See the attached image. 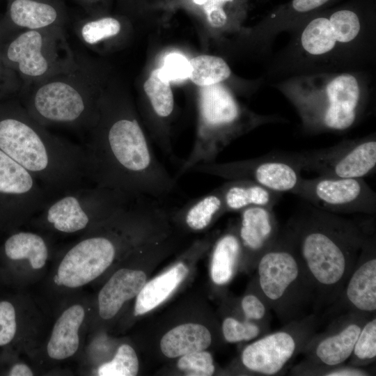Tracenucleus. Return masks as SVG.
I'll use <instances>...</instances> for the list:
<instances>
[{"mask_svg": "<svg viewBox=\"0 0 376 376\" xmlns=\"http://www.w3.org/2000/svg\"><path fill=\"white\" fill-rule=\"evenodd\" d=\"M146 281L145 272L139 269L125 267L115 272L98 293L100 318L104 320L115 318L127 301L136 297Z\"/></svg>", "mask_w": 376, "mask_h": 376, "instance_id": "6ab92c4d", "label": "nucleus"}, {"mask_svg": "<svg viewBox=\"0 0 376 376\" xmlns=\"http://www.w3.org/2000/svg\"><path fill=\"white\" fill-rule=\"evenodd\" d=\"M242 257L237 224H233L215 241L210 259V277L214 284L225 286L240 269Z\"/></svg>", "mask_w": 376, "mask_h": 376, "instance_id": "4be33fe9", "label": "nucleus"}, {"mask_svg": "<svg viewBox=\"0 0 376 376\" xmlns=\"http://www.w3.org/2000/svg\"><path fill=\"white\" fill-rule=\"evenodd\" d=\"M269 326L236 316H227L221 323L222 335L230 343L253 340L269 332Z\"/></svg>", "mask_w": 376, "mask_h": 376, "instance_id": "2f4dec72", "label": "nucleus"}, {"mask_svg": "<svg viewBox=\"0 0 376 376\" xmlns=\"http://www.w3.org/2000/svg\"><path fill=\"white\" fill-rule=\"evenodd\" d=\"M17 331V318L15 305L10 301H0V346L10 345Z\"/></svg>", "mask_w": 376, "mask_h": 376, "instance_id": "e433bc0d", "label": "nucleus"}, {"mask_svg": "<svg viewBox=\"0 0 376 376\" xmlns=\"http://www.w3.org/2000/svg\"><path fill=\"white\" fill-rule=\"evenodd\" d=\"M136 199L95 185L81 186L52 198L30 221L63 234L85 233Z\"/></svg>", "mask_w": 376, "mask_h": 376, "instance_id": "423d86ee", "label": "nucleus"}, {"mask_svg": "<svg viewBox=\"0 0 376 376\" xmlns=\"http://www.w3.org/2000/svg\"><path fill=\"white\" fill-rule=\"evenodd\" d=\"M336 0H292L279 8L275 14L282 19H299L310 16Z\"/></svg>", "mask_w": 376, "mask_h": 376, "instance_id": "c9c22d12", "label": "nucleus"}, {"mask_svg": "<svg viewBox=\"0 0 376 376\" xmlns=\"http://www.w3.org/2000/svg\"></svg>", "mask_w": 376, "mask_h": 376, "instance_id": "79ce46f5", "label": "nucleus"}, {"mask_svg": "<svg viewBox=\"0 0 376 376\" xmlns=\"http://www.w3.org/2000/svg\"><path fill=\"white\" fill-rule=\"evenodd\" d=\"M189 78L199 86L219 84L228 79L230 69L225 61L218 56L201 55L189 60Z\"/></svg>", "mask_w": 376, "mask_h": 376, "instance_id": "c85d7f7f", "label": "nucleus"}, {"mask_svg": "<svg viewBox=\"0 0 376 376\" xmlns=\"http://www.w3.org/2000/svg\"><path fill=\"white\" fill-rule=\"evenodd\" d=\"M33 371L26 364L17 363L13 365L8 373L9 376H32Z\"/></svg>", "mask_w": 376, "mask_h": 376, "instance_id": "a19ab883", "label": "nucleus"}, {"mask_svg": "<svg viewBox=\"0 0 376 376\" xmlns=\"http://www.w3.org/2000/svg\"><path fill=\"white\" fill-rule=\"evenodd\" d=\"M122 30L120 19L104 15H86L74 24L77 38L86 47L93 49H100L105 43L117 38Z\"/></svg>", "mask_w": 376, "mask_h": 376, "instance_id": "bb28decb", "label": "nucleus"}, {"mask_svg": "<svg viewBox=\"0 0 376 376\" xmlns=\"http://www.w3.org/2000/svg\"><path fill=\"white\" fill-rule=\"evenodd\" d=\"M240 310L244 319L269 326L271 310L253 283L240 301Z\"/></svg>", "mask_w": 376, "mask_h": 376, "instance_id": "72a5a7b5", "label": "nucleus"}, {"mask_svg": "<svg viewBox=\"0 0 376 376\" xmlns=\"http://www.w3.org/2000/svg\"><path fill=\"white\" fill-rule=\"evenodd\" d=\"M372 315L347 311L334 319L324 331L315 333L301 351L304 360L292 368L293 375H299L308 369L344 364L363 324Z\"/></svg>", "mask_w": 376, "mask_h": 376, "instance_id": "4468645a", "label": "nucleus"}, {"mask_svg": "<svg viewBox=\"0 0 376 376\" xmlns=\"http://www.w3.org/2000/svg\"><path fill=\"white\" fill-rule=\"evenodd\" d=\"M317 317L313 314L286 323L281 329L267 333L244 347L240 361L250 374L280 375L315 333Z\"/></svg>", "mask_w": 376, "mask_h": 376, "instance_id": "1a4fd4ad", "label": "nucleus"}, {"mask_svg": "<svg viewBox=\"0 0 376 376\" xmlns=\"http://www.w3.org/2000/svg\"><path fill=\"white\" fill-rule=\"evenodd\" d=\"M0 150L33 174L52 198L91 182L85 148L49 132L24 107L0 118Z\"/></svg>", "mask_w": 376, "mask_h": 376, "instance_id": "7ed1b4c3", "label": "nucleus"}, {"mask_svg": "<svg viewBox=\"0 0 376 376\" xmlns=\"http://www.w3.org/2000/svg\"><path fill=\"white\" fill-rule=\"evenodd\" d=\"M3 253L10 261L26 263L36 271L43 269L49 256L47 239L36 232L19 231L4 242Z\"/></svg>", "mask_w": 376, "mask_h": 376, "instance_id": "393cba45", "label": "nucleus"}, {"mask_svg": "<svg viewBox=\"0 0 376 376\" xmlns=\"http://www.w3.org/2000/svg\"><path fill=\"white\" fill-rule=\"evenodd\" d=\"M93 185L135 198L160 200L175 180L159 161L130 109L101 93L97 117L86 132Z\"/></svg>", "mask_w": 376, "mask_h": 376, "instance_id": "f257e3e1", "label": "nucleus"}, {"mask_svg": "<svg viewBox=\"0 0 376 376\" xmlns=\"http://www.w3.org/2000/svg\"><path fill=\"white\" fill-rule=\"evenodd\" d=\"M255 269L252 283L283 322L302 318L308 315V306H316L314 289L285 228L259 258Z\"/></svg>", "mask_w": 376, "mask_h": 376, "instance_id": "39448f33", "label": "nucleus"}, {"mask_svg": "<svg viewBox=\"0 0 376 376\" xmlns=\"http://www.w3.org/2000/svg\"><path fill=\"white\" fill-rule=\"evenodd\" d=\"M376 359V318L370 316L363 324L352 352L349 358V365L366 368L374 363Z\"/></svg>", "mask_w": 376, "mask_h": 376, "instance_id": "7c9ffc66", "label": "nucleus"}, {"mask_svg": "<svg viewBox=\"0 0 376 376\" xmlns=\"http://www.w3.org/2000/svg\"><path fill=\"white\" fill-rule=\"evenodd\" d=\"M0 196L7 198L21 222L31 220L52 198L33 174L1 150Z\"/></svg>", "mask_w": 376, "mask_h": 376, "instance_id": "2eb2a0df", "label": "nucleus"}, {"mask_svg": "<svg viewBox=\"0 0 376 376\" xmlns=\"http://www.w3.org/2000/svg\"><path fill=\"white\" fill-rule=\"evenodd\" d=\"M225 212L220 187L190 201L175 210L170 219L186 229L198 232L210 227Z\"/></svg>", "mask_w": 376, "mask_h": 376, "instance_id": "b1692460", "label": "nucleus"}, {"mask_svg": "<svg viewBox=\"0 0 376 376\" xmlns=\"http://www.w3.org/2000/svg\"><path fill=\"white\" fill-rule=\"evenodd\" d=\"M212 334L204 325L187 322L175 326L161 338L160 349L167 358H179L185 354L205 350L212 343Z\"/></svg>", "mask_w": 376, "mask_h": 376, "instance_id": "a878e982", "label": "nucleus"}, {"mask_svg": "<svg viewBox=\"0 0 376 376\" xmlns=\"http://www.w3.org/2000/svg\"><path fill=\"white\" fill-rule=\"evenodd\" d=\"M23 107L45 127L62 126L88 132L97 117L102 92L97 64L77 53L65 70L23 91Z\"/></svg>", "mask_w": 376, "mask_h": 376, "instance_id": "20e7f679", "label": "nucleus"}, {"mask_svg": "<svg viewBox=\"0 0 376 376\" xmlns=\"http://www.w3.org/2000/svg\"><path fill=\"white\" fill-rule=\"evenodd\" d=\"M178 368L185 375L210 376L215 372L212 354L205 350L193 352L179 357Z\"/></svg>", "mask_w": 376, "mask_h": 376, "instance_id": "f704fd0d", "label": "nucleus"}, {"mask_svg": "<svg viewBox=\"0 0 376 376\" xmlns=\"http://www.w3.org/2000/svg\"><path fill=\"white\" fill-rule=\"evenodd\" d=\"M290 192L318 209L334 214L376 212V194L363 178L301 177Z\"/></svg>", "mask_w": 376, "mask_h": 376, "instance_id": "f8f14e48", "label": "nucleus"}, {"mask_svg": "<svg viewBox=\"0 0 376 376\" xmlns=\"http://www.w3.org/2000/svg\"><path fill=\"white\" fill-rule=\"evenodd\" d=\"M305 127L312 132L343 131L357 122L362 109L357 78L341 74L326 86L324 93L295 100Z\"/></svg>", "mask_w": 376, "mask_h": 376, "instance_id": "9d476101", "label": "nucleus"}, {"mask_svg": "<svg viewBox=\"0 0 376 376\" xmlns=\"http://www.w3.org/2000/svg\"><path fill=\"white\" fill-rule=\"evenodd\" d=\"M301 170L320 176L338 178H363L375 171V136L344 141L329 148L285 153Z\"/></svg>", "mask_w": 376, "mask_h": 376, "instance_id": "9b49d317", "label": "nucleus"}, {"mask_svg": "<svg viewBox=\"0 0 376 376\" xmlns=\"http://www.w3.org/2000/svg\"><path fill=\"white\" fill-rule=\"evenodd\" d=\"M68 19L63 0L9 1L8 19L19 31L49 27L65 28Z\"/></svg>", "mask_w": 376, "mask_h": 376, "instance_id": "a211bd4d", "label": "nucleus"}, {"mask_svg": "<svg viewBox=\"0 0 376 376\" xmlns=\"http://www.w3.org/2000/svg\"><path fill=\"white\" fill-rule=\"evenodd\" d=\"M199 130L178 176L196 165L215 162L219 154L241 132L242 109L229 91L219 84L202 86L198 97Z\"/></svg>", "mask_w": 376, "mask_h": 376, "instance_id": "0eeeda50", "label": "nucleus"}, {"mask_svg": "<svg viewBox=\"0 0 376 376\" xmlns=\"http://www.w3.org/2000/svg\"><path fill=\"white\" fill-rule=\"evenodd\" d=\"M187 266L185 261H180L166 272L146 281L135 297L134 315H145L167 299L188 275Z\"/></svg>", "mask_w": 376, "mask_h": 376, "instance_id": "412c9836", "label": "nucleus"}, {"mask_svg": "<svg viewBox=\"0 0 376 376\" xmlns=\"http://www.w3.org/2000/svg\"><path fill=\"white\" fill-rule=\"evenodd\" d=\"M219 187L225 212H240L252 206L273 208L281 196V193L248 180H230Z\"/></svg>", "mask_w": 376, "mask_h": 376, "instance_id": "5701e85b", "label": "nucleus"}, {"mask_svg": "<svg viewBox=\"0 0 376 376\" xmlns=\"http://www.w3.org/2000/svg\"><path fill=\"white\" fill-rule=\"evenodd\" d=\"M284 228L314 289L316 306L336 303L373 231L311 205L292 217Z\"/></svg>", "mask_w": 376, "mask_h": 376, "instance_id": "f03ea898", "label": "nucleus"}, {"mask_svg": "<svg viewBox=\"0 0 376 376\" xmlns=\"http://www.w3.org/2000/svg\"><path fill=\"white\" fill-rule=\"evenodd\" d=\"M86 13L87 15H103L106 0H75Z\"/></svg>", "mask_w": 376, "mask_h": 376, "instance_id": "ea45409f", "label": "nucleus"}, {"mask_svg": "<svg viewBox=\"0 0 376 376\" xmlns=\"http://www.w3.org/2000/svg\"><path fill=\"white\" fill-rule=\"evenodd\" d=\"M86 318V310L81 304L67 306L57 318L46 351L48 357L62 361L73 357L80 346V331Z\"/></svg>", "mask_w": 376, "mask_h": 376, "instance_id": "aec40b11", "label": "nucleus"}, {"mask_svg": "<svg viewBox=\"0 0 376 376\" xmlns=\"http://www.w3.org/2000/svg\"><path fill=\"white\" fill-rule=\"evenodd\" d=\"M370 372L366 368L342 364L332 367L308 369L300 373L299 375H324V376H367Z\"/></svg>", "mask_w": 376, "mask_h": 376, "instance_id": "58836bf2", "label": "nucleus"}, {"mask_svg": "<svg viewBox=\"0 0 376 376\" xmlns=\"http://www.w3.org/2000/svg\"><path fill=\"white\" fill-rule=\"evenodd\" d=\"M347 311L369 315L376 311V244L375 233L363 242L355 266L336 301Z\"/></svg>", "mask_w": 376, "mask_h": 376, "instance_id": "dca6fc26", "label": "nucleus"}, {"mask_svg": "<svg viewBox=\"0 0 376 376\" xmlns=\"http://www.w3.org/2000/svg\"><path fill=\"white\" fill-rule=\"evenodd\" d=\"M143 89L154 115L159 120H166L173 111L174 100L170 82L161 77L159 68L152 72Z\"/></svg>", "mask_w": 376, "mask_h": 376, "instance_id": "c756f323", "label": "nucleus"}, {"mask_svg": "<svg viewBox=\"0 0 376 376\" xmlns=\"http://www.w3.org/2000/svg\"><path fill=\"white\" fill-rule=\"evenodd\" d=\"M301 171L285 153L224 163H203L190 170L230 180H251L279 193L291 191L296 187Z\"/></svg>", "mask_w": 376, "mask_h": 376, "instance_id": "ddd939ff", "label": "nucleus"}, {"mask_svg": "<svg viewBox=\"0 0 376 376\" xmlns=\"http://www.w3.org/2000/svg\"><path fill=\"white\" fill-rule=\"evenodd\" d=\"M6 57L22 79V91L68 69L77 53L65 28L49 27L19 31L8 45Z\"/></svg>", "mask_w": 376, "mask_h": 376, "instance_id": "6e6552de", "label": "nucleus"}, {"mask_svg": "<svg viewBox=\"0 0 376 376\" xmlns=\"http://www.w3.org/2000/svg\"><path fill=\"white\" fill-rule=\"evenodd\" d=\"M159 69L161 77L169 82L183 80L189 77V61L181 54L171 53L165 57L162 67Z\"/></svg>", "mask_w": 376, "mask_h": 376, "instance_id": "4c0bfd02", "label": "nucleus"}, {"mask_svg": "<svg viewBox=\"0 0 376 376\" xmlns=\"http://www.w3.org/2000/svg\"><path fill=\"white\" fill-rule=\"evenodd\" d=\"M240 214L237 229L242 251L240 269L250 271L255 269L261 255L276 240L279 228L273 208L252 206Z\"/></svg>", "mask_w": 376, "mask_h": 376, "instance_id": "f3484780", "label": "nucleus"}, {"mask_svg": "<svg viewBox=\"0 0 376 376\" xmlns=\"http://www.w3.org/2000/svg\"><path fill=\"white\" fill-rule=\"evenodd\" d=\"M139 369L136 351L131 345L122 344L112 359L101 364L96 373L99 376H135Z\"/></svg>", "mask_w": 376, "mask_h": 376, "instance_id": "473e14b6", "label": "nucleus"}, {"mask_svg": "<svg viewBox=\"0 0 376 376\" xmlns=\"http://www.w3.org/2000/svg\"><path fill=\"white\" fill-rule=\"evenodd\" d=\"M301 35V45L304 50L313 56H320L332 51L338 39L328 13L310 15Z\"/></svg>", "mask_w": 376, "mask_h": 376, "instance_id": "cd10ccee", "label": "nucleus"}]
</instances>
